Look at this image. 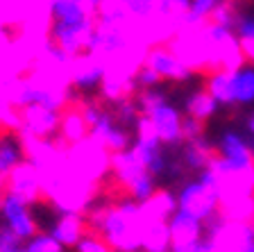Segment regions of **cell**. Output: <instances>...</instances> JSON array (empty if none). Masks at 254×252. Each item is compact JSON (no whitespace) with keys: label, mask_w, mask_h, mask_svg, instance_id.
<instances>
[{"label":"cell","mask_w":254,"mask_h":252,"mask_svg":"<svg viewBox=\"0 0 254 252\" xmlns=\"http://www.w3.org/2000/svg\"><path fill=\"white\" fill-rule=\"evenodd\" d=\"M46 50L59 62H84L98 53V41L91 30V2L57 0L48 7Z\"/></svg>","instance_id":"cell-1"},{"label":"cell","mask_w":254,"mask_h":252,"mask_svg":"<svg viewBox=\"0 0 254 252\" xmlns=\"http://www.w3.org/2000/svg\"><path fill=\"white\" fill-rule=\"evenodd\" d=\"M34 155L27 134L11 118H0V177L32 168Z\"/></svg>","instance_id":"cell-2"},{"label":"cell","mask_w":254,"mask_h":252,"mask_svg":"<svg viewBox=\"0 0 254 252\" xmlns=\"http://www.w3.org/2000/svg\"><path fill=\"white\" fill-rule=\"evenodd\" d=\"M254 102V66L238 64L229 73V105Z\"/></svg>","instance_id":"cell-3"},{"label":"cell","mask_w":254,"mask_h":252,"mask_svg":"<svg viewBox=\"0 0 254 252\" xmlns=\"http://www.w3.org/2000/svg\"><path fill=\"white\" fill-rule=\"evenodd\" d=\"M248 127H250V132H252V134H254V114L250 116V121H248Z\"/></svg>","instance_id":"cell-5"},{"label":"cell","mask_w":254,"mask_h":252,"mask_svg":"<svg viewBox=\"0 0 254 252\" xmlns=\"http://www.w3.org/2000/svg\"><path fill=\"white\" fill-rule=\"evenodd\" d=\"M25 30H27V25L21 18H9V21L0 23V37L5 39L7 43H18L25 37Z\"/></svg>","instance_id":"cell-4"}]
</instances>
